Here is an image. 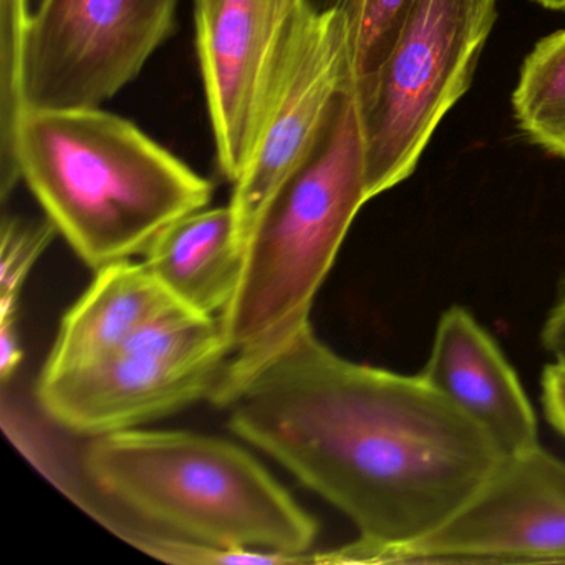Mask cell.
Segmentation results:
<instances>
[{
    "label": "cell",
    "mask_w": 565,
    "mask_h": 565,
    "mask_svg": "<svg viewBox=\"0 0 565 565\" xmlns=\"http://www.w3.org/2000/svg\"><path fill=\"white\" fill-rule=\"evenodd\" d=\"M226 408L231 429L345 514L365 547L425 537L504 456L419 373L350 362L310 326Z\"/></svg>",
    "instance_id": "6da1fadb"
},
{
    "label": "cell",
    "mask_w": 565,
    "mask_h": 565,
    "mask_svg": "<svg viewBox=\"0 0 565 565\" xmlns=\"http://www.w3.org/2000/svg\"><path fill=\"white\" fill-rule=\"evenodd\" d=\"M366 201L362 115L349 85L244 243L239 286L220 316L227 363L211 398L217 406L226 408L310 326L317 292Z\"/></svg>",
    "instance_id": "7a4b0ae2"
},
{
    "label": "cell",
    "mask_w": 565,
    "mask_h": 565,
    "mask_svg": "<svg viewBox=\"0 0 565 565\" xmlns=\"http://www.w3.org/2000/svg\"><path fill=\"white\" fill-rule=\"evenodd\" d=\"M15 151L45 216L94 270L147 253L214 194L207 178L100 108L25 111Z\"/></svg>",
    "instance_id": "3957f363"
},
{
    "label": "cell",
    "mask_w": 565,
    "mask_h": 565,
    "mask_svg": "<svg viewBox=\"0 0 565 565\" xmlns=\"http://www.w3.org/2000/svg\"><path fill=\"white\" fill-rule=\"evenodd\" d=\"M84 439L90 481L148 527L309 564L316 519L246 449L214 436L137 428Z\"/></svg>",
    "instance_id": "277c9868"
},
{
    "label": "cell",
    "mask_w": 565,
    "mask_h": 565,
    "mask_svg": "<svg viewBox=\"0 0 565 565\" xmlns=\"http://www.w3.org/2000/svg\"><path fill=\"white\" fill-rule=\"evenodd\" d=\"M498 0H413L392 54L355 90L370 200L415 171L439 121L471 84Z\"/></svg>",
    "instance_id": "5b68a950"
},
{
    "label": "cell",
    "mask_w": 565,
    "mask_h": 565,
    "mask_svg": "<svg viewBox=\"0 0 565 565\" xmlns=\"http://www.w3.org/2000/svg\"><path fill=\"white\" fill-rule=\"evenodd\" d=\"M227 363L220 317L181 309L108 355L42 370L39 408L81 438L135 429L213 398Z\"/></svg>",
    "instance_id": "8992f818"
},
{
    "label": "cell",
    "mask_w": 565,
    "mask_h": 565,
    "mask_svg": "<svg viewBox=\"0 0 565 565\" xmlns=\"http://www.w3.org/2000/svg\"><path fill=\"white\" fill-rule=\"evenodd\" d=\"M313 564H565V462L541 446L502 456L438 529L392 548L350 542Z\"/></svg>",
    "instance_id": "52a82bcc"
},
{
    "label": "cell",
    "mask_w": 565,
    "mask_h": 565,
    "mask_svg": "<svg viewBox=\"0 0 565 565\" xmlns=\"http://www.w3.org/2000/svg\"><path fill=\"white\" fill-rule=\"evenodd\" d=\"M180 0H41L24 55L28 110L100 108L177 28Z\"/></svg>",
    "instance_id": "ba28073f"
},
{
    "label": "cell",
    "mask_w": 565,
    "mask_h": 565,
    "mask_svg": "<svg viewBox=\"0 0 565 565\" xmlns=\"http://www.w3.org/2000/svg\"><path fill=\"white\" fill-rule=\"evenodd\" d=\"M310 9L307 0H213L194 8L217 167L233 184L249 161L274 85Z\"/></svg>",
    "instance_id": "9c48e42d"
},
{
    "label": "cell",
    "mask_w": 565,
    "mask_h": 565,
    "mask_svg": "<svg viewBox=\"0 0 565 565\" xmlns=\"http://www.w3.org/2000/svg\"><path fill=\"white\" fill-rule=\"evenodd\" d=\"M349 85L345 15L310 9L274 85L249 161L233 184L230 206L243 253L260 211L307 157L333 100Z\"/></svg>",
    "instance_id": "30bf717a"
},
{
    "label": "cell",
    "mask_w": 565,
    "mask_h": 565,
    "mask_svg": "<svg viewBox=\"0 0 565 565\" xmlns=\"http://www.w3.org/2000/svg\"><path fill=\"white\" fill-rule=\"evenodd\" d=\"M419 376L484 429L502 455L539 445L537 419L518 375L465 307L443 313Z\"/></svg>",
    "instance_id": "8fae6325"
},
{
    "label": "cell",
    "mask_w": 565,
    "mask_h": 565,
    "mask_svg": "<svg viewBox=\"0 0 565 565\" xmlns=\"http://www.w3.org/2000/svg\"><path fill=\"white\" fill-rule=\"evenodd\" d=\"M181 306L145 263L130 259L97 270L92 286L65 313L45 370L68 369L108 355ZM190 310V309H188Z\"/></svg>",
    "instance_id": "7c38bea8"
},
{
    "label": "cell",
    "mask_w": 565,
    "mask_h": 565,
    "mask_svg": "<svg viewBox=\"0 0 565 565\" xmlns=\"http://www.w3.org/2000/svg\"><path fill=\"white\" fill-rule=\"evenodd\" d=\"M145 266L186 309L220 317L239 286L244 253L233 207L200 210L163 231Z\"/></svg>",
    "instance_id": "4fadbf2b"
},
{
    "label": "cell",
    "mask_w": 565,
    "mask_h": 565,
    "mask_svg": "<svg viewBox=\"0 0 565 565\" xmlns=\"http://www.w3.org/2000/svg\"><path fill=\"white\" fill-rule=\"evenodd\" d=\"M45 423L47 416L45 422H41V418L19 408V405H9L4 398L2 426L22 455L78 508L135 547L148 534L147 525L121 511L98 491L82 462V446L77 449L71 448Z\"/></svg>",
    "instance_id": "5bb4252c"
},
{
    "label": "cell",
    "mask_w": 565,
    "mask_h": 565,
    "mask_svg": "<svg viewBox=\"0 0 565 565\" xmlns=\"http://www.w3.org/2000/svg\"><path fill=\"white\" fill-rule=\"evenodd\" d=\"M512 107L522 134L565 160V31L542 39L527 55Z\"/></svg>",
    "instance_id": "9a60e30c"
},
{
    "label": "cell",
    "mask_w": 565,
    "mask_h": 565,
    "mask_svg": "<svg viewBox=\"0 0 565 565\" xmlns=\"http://www.w3.org/2000/svg\"><path fill=\"white\" fill-rule=\"evenodd\" d=\"M31 0H0V194L8 201L21 183L18 134L28 107L24 55L31 28Z\"/></svg>",
    "instance_id": "2e32d148"
},
{
    "label": "cell",
    "mask_w": 565,
    "mask_h": 565,
    "mask_svg": "<svg viewBox=\"0 0 565 565\" xmlns=\"http://www.w3.org/2000/svg\"><path fill=\"white\" fill-rule=\"evenodd\" d=\"M413 0H343L349 35L350 74L355 90L382 71L392 54Z\"/></svg>",
    "instance_id": "e0dca14e"
},
{
    "label": "cell",
    "mask_w": 565,
    "mask_h": 565,
    "mask_svg": "<svg viewBox=\"0 0 565 565\" xmlns=\"http://www.w3.org/2000/svg\"><path fill=\"white\" fill-rule=\"evenodd\" d=\"M57 234V227L47 216L38 221L4 217L0 267V319L15 317L19 296L29 273Z\"/></svg>",
    "instance_id": "ac0fdd59"
},
{
    "label": "cell",
    "mask_w": 565,
    "mask_h": 565,
    "mask_svg": "<svg viewBox=\"0 0 565 565\" xmlns=\"http://www.w3.org/2000/svg\"><path fill=\"white\" fill-rule=\"evenodd\" d=\"M542 403L548 423L565 436V362L554 360L542 373Z\"/></svg>",
    "instance_id": "d6986e66"
},
{
    "label": "cell",
    "mask_w": 565,
    "mask_h": 565,
    "mask_svg": "<svg viewBox=\"0 0 565 565\" xmlns=\"http://www.w3.org/2000/svg\"><path fill=\"white\" fill-rule=\"evenodd\" d=\"M541 340L555 362H565V290L545 319Z\"/></svg>",
    "instance_id": "ffe728a7"
},
{
    "label": "cell",
    "mask_w": 565,
    "mask_h": 565,
    "mask_svg": "<svg viewBox=\"0 0 565 565\" xmlns=\"http://www.w3.org/2000/svg\"><path fill=\"white\" fill-rule=\"evenodd\" d=\"M22 360V350L19 345L15 317H6L0 320V376L8 383L18 370Z\"/></svg>",
    "instance_id": "44dd1931"
},
{
    "label": "cell",
    "mask_w": 565,
    "mask_h": 565,
    "mask_svg": "<svg viewBox=\"0 0 565 565\" xmlns=\"http://www.w3.org/2000/svg\"><path fill=\"white\" fill-rule=\"evenodd\" d=\"M310 8L317 12L332 11V9H340L343 0H307Z\"/></svg>",
    "instance_id": "7402d4cb"
},
{
    "label": "cell",
    "mask_w": 565,
    "mask_h": 565,
    "mask_svg": "<svg viewBox=\"0 0 565 565\" xmlns=\"http://www.w3.org/2000/svg\"><path fill=\"white\" fill-rule=\"evenodd\" d=\"M534 2L552 11H565V0H534Z\"/></svg>",
    "instance_id": "603a6c76"
},
{
    "label": "cell",
    "mask_w": 565,
    "mask_h": 565,
    "mask_svg": "<svg viewBox=\"0 0 565 565\" xmlns=\"http://www.w3.org/2000/svg\"><path fill=\"white\" fill-rule=\"evenodd\" d=\"M213 0H194V8H203V6L211 4Z\"/></svg>",
    "instance_id": "cb8c5ba5"
}]
</instances>
